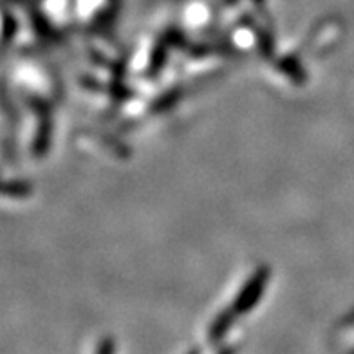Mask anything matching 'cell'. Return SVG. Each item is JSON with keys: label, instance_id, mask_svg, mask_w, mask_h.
Returning a JSON list of instances; mask_svg holds the SVG:
<instances>
[{"label": "cell", "instance_id": "obj_1", "mask_svg": "<svg viewBox=\"0 0 354 354\" xmlns=\"http://www.w3.org/2000/svg\"><path fill=\"white\" fill-rule=\"evenodd\" d=\"M96 354H112V344L111 342H103L102 345H100V349Z\"/></svg>", "mask_w": 354, "mask_h": 354}]
</instances>
